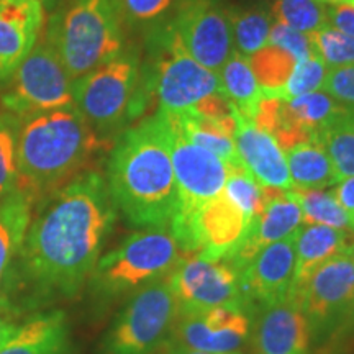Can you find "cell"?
Masks as SVG:
<instances>
[{
    "label": "cell",
    "mask_w": 354,
    "mask_h": 354,
    "mask_svg": "<svg viewBox=\"0 0 354 354\" xmlns=\"http://www.w3.org/2000/svg\"><path fill=\"white\" fill-rule=\"evenodd\" d=\"M44 39L77 81L123 51L117 0H71L53 13Z\"/></svg>",
    "instance_id": "277c9868"
},
{
    "label": "cell",
    "mask_w": 354,
    "mask_h": 354,
    "mask_svg": "<svg viewBox=\"0 0 354 354\" xmlns=\"http://www.w3.org/2000/svg\"><path fill=\"white\" fill-rule=\"evenodd\" d=\"M35 205V198L20 189L0 198V287L25 240Z\"/></svg>",
    "instance_id": "603a6c76"
},
{
    "label": "cell",
    "mask_w": 354,
    "mask_h": 354,
    "mask_svg": "<svg viewBox=\"0 0 354 354\" xmlns=\"http://www.w3.org/2000/svg\"><path fill=\"white\" fill-rule=\"evenodd\" d=\"M351 250V248H349ZM315 342H323L354 325V259L351 253L335 256L310 276L295 297Z\"/></svg>",
    "instance_id": "9c48e42d"
},
{
    "label": "cell",
    "mask_w": 354,
    "mask_h": 354,
    "mask_svg": "<svg viewBox=\"0 0 354 354\" xmlns=\"http://www.w3.org/2000/svg\"><path fill=\"white\" fill-rule=\"evenodd\" d=\"M251 223L253 220L220 194L203 203L185 223L172 230V234L184 254L230 261L246 238Z\"/></svg>",
    "instance_id": "5bb4252c"
},
{
    "label": "cell",
    "mask_w": 354,
    "mask_h": 354,
    "mask_svg": "<svg viewBox=\"0 0 354 354\" xmlns=\"http://www.w3.org/2000/svg\"><path fill=\"white\" fill-rule=\"evenodd\" d=\"M73 100L95 135L104 141L145 112L141 64L135 51H122L109 63L73 82Z\"/></svg>",
    "instance_id": "8992f818"
},
{
    "label": "cell",
    "mask_w": 354,
    "mask_h": 354,
    "mask_svg": "<svg viewBox=\"0 0 354 354\" xmlns=\"http://www.w3.org/2000/svg\"><path fill=\"white\" fill-rule=\"evenodd\" d=\"M315 138L330 156L338 183L354 176V112L344 109L317 133Z\"/></svg>",
    "instance_id": "484cf974"
},
{
    "label": "cell",
    "mask_w": 354,
    "mask_h": 354,
    "mask_svg": "<svg viewBox=\"0 0 354 354\" xmlns=\"http://www.w3.org/2000/svg\"><path fill=\"white\" fill-rule=\"evenodd\" d=\"M122 20L131 26L159 28L166 25V17L174 10L179 0H117Z\"/></svg>",
    "instance_id": "e575fe53"
},
{
    "label": "cell",
    "mask_w": 354,
    "mask_h": 354,
    "mask_svg": "<svg viewBox=\"0 0 354 354\" xmlns=\"http://www.w3.org/2000/svg\"><path fill=\"white\" fill-rule=\"evenodd\" d=\"M162 113L169 127L171 161L179 197V212L171 223L172 232L185 223L203 203L220 196L228 177L230 165L216 154L192 143L180 128L176 113Z\"/></svg>",
    "instance_id": "8fae6325"
},
{
    "label": "cell",
    "mask_w": 354,
    "mask_h": 354,
    "mask_svg": "<svg viewBox=\"0 0 354 354\" xmlns=\"http://www.w3.org/2000/svg\"><path fill=\"white\" fill-rule=\"evenodd\" d=\"M68 318L50 308L19 318L0 339V354H69Z\"/></svg>",
    "instance_id": "44dd1931"
},
{
    "label": "cell",
    "mask_w": 354,
    "mask_h": 354,
    "mask_svg": "<svg viewBox=\"0 0 354 354\" xmlns=\"http://www.w3.org/2000/svg\"><path fill=\"white\" fill-rule=\"evenodd\" d=\"M221 194L230 202H233L250 220H254L263 212L261 185L245 166H230Z\"/></svg>",
    "instance_id": "d6a6232c"
},
{
    "label": "cell",
    "mask_w": 354,
    "mask_h": 354,
    "mask_svg": "<svg viewBox=\"0 0 354 354\" xmlns=\"http://www.w3.org/2000/svg\"><path fill=\"white\" fill-rule=\"evenodd\" d=\"M234 148L241 165L264 187L290 190L292 180L286 154L269 133L259 130L253 122L234 107Z\"/></svg>",
    "instance_id": "ffe728a7"
},
{
    "label": "cell",
    "mask_w": 354,
    "mask_h": 354,
    "mask_svg": "<svg viewBox=\"0 0 354 354\" xmlns=\"http://www.w3.org/2000/svg\"><path fill=\"white\" fill-rule=\"evenodd\" d=\"M20 120L19 115L0 107V198L15 190L19 183L17 153Z\"/></svg>",
    "instance_id": "4dcf8cb0"
},
{
    "label": "cell",
    "mask_w": 354,
    "mask_h": 354,
    "mask_svg": "<svg viewBox=\"0 0 354 354\" xmlns=\"http://www.w3.org/2000/svg\"><path fill=\"white\" fill-rule=\"evenodd\" d=\"M153 57L148 69L141 68V91L158 99L159 110L180 113L207 95L220 92L218 74L198 64L171 30L162 25L151 35Z\"/></svg>",
    "instance_id": "52a82bcc"
},
{
    "label": "cell",
    "mask_w": 354,
    "mask_h": 354,
    "mask_svg": "<svg viewBox=\"0 0 354 354\" xmlns=\"http://www.w3.org/2000/svg\"><path fill=\"white\" fill-rule=\"evenodd\" d=\"M248 63L264 95L281 99L297 59L289 51L268 43L261 50L248 56Z\"/></svg>",
    "instance_id": "4316f807"
},
{
    "label": "cell",
    "mask_w": 354,
    "mask_h": 354,
    "mask_svg": "<svg viewBox=\"0 0 354 354\" xmlns=\"http://www.w3.org/2000/svg\"><path fill=\"white\" fill-rule=\"evenodd\" d=\"M167 25L184 50L214 73L234 53L228 10L218 0H179Z\"/></svg>",
    "instance_id": "4fadbf2b"
},
{
    "label": "cell",
    "mask_w": 354,
    "mask_h": 354,
    "mask_svg": "<svg viewBox=\"0 0 354 354\" xmlns=\"http://www.w3.org/2000/svg\"><path fill=\"white\" fill-rule=\"evenodd\" d=\"M107 187L115 209L136 228H171L177 212L169 127L165 113L125 130L109 156Z\"/></svg>",
    "instance_id": "7a4b0ae2"
},
{
    "label": "cell",
    "mask_w": 354,
    "mask_h": 354,
    "mask_svg": "<svg viewBox=\"0 0 354 354\" xmlns=\"http://www.w3.org/2000/svg\"><path fill=\"white\" fill-rule=\"evenodd\" d=\"M284 154L292 187L328 189L338 184L331 159L317 138L292 146Z\"/></svg>",
    "instance_id": "cb8c5ba5"
},
{
    "label": "cell",
    "mask_w": 354,
    "mask_h": 354,
    "mask_svg": "<svg viewBox=\"0 0 354 354\" xmlns=\"http://www.w3.org/2000/svg\"><path fill=\"white\" fill-rule=\"evenodd\" d=\"M184 256L171 228H141L100 256L88 286L99 300L118 299L167 277Z\"/></svg>",
    "instance_id": "5b68a950"
},
{
    "label": "cell",
    "mask_w": 354,
    "mask_h": 354,
    "mask_svg": "<svg viewBox=\"0 0 354 354\" xmlns=\"http://www.w3.org/2000/svg\"><path fill=\"white\" fill-rule=\"evenodd\" d=\"M351 230H353V232H354V221H353V223H351Z\"/></svg>",
    "instance_id": "bcb514c9"
},
{
    "label": "cell",
    "mask_w": 354,
    "mask_h": 354,
    "mask_svg": "<svg viewBox=\"0 0 354 354\" xmlns=\"http://www.w3.org/2000/svg\"><path fill=\"white\" fill-rule=\"evenodd\" d=\"M287 107L307 130L312 131L313 136L346 109L323 91L308 92L287 100Z\"/></svg>",
    "instance_id": "1f68e13d"
},
{
    "label": "cell",
    "mask_w": 354,
    "mask_h": 354,
    "mask_svg": "<svg viewBox=\"0 0 354 354\" xmlns=\"http://www.w3.org/2000/svg\"><path fill=\"white\" fill-rule=\"evenodd\" d=\"M250 317L238 308L180 312L174 325V343L194 351L240 354L250 338Z\"/></svg>",
    "instance_id": "2e32d148"
},
{
    "label": "cell",
    "mask_w": 354,
    "mask_h": 354,
    "mask_svg": "<svg viewBox=\"0 0 354 354\" xmlns=\"http://www.w3.org/2000/svg\"><path fill=\"white\" fill-rule=\"evenodd\" d=\"M17 320H19V318L13 315L10 310H7L2 304H0V339L6 336L7 331L12 328V325Z\"/></svg>",
    "instance_id": "60d3db41"
},
{
    "label": "cell",
    "mask_w": 354,
    "mask_h": 354,
    "mask_svg": "<svg viewBox=\"0 0 354 354\" xmlns=\"http://www.w3.org/2000/svg\"><path fill=\"white\" fill-rule=\"evenodd\" d=\"M336 201H338L339 205L343 207V210L346 212L349 216V223L354 221V176L346 177V179H342L333 190Z\"/></svg>",
    "instance_id": "ab89813d"
},
{
    "label": "cell",
    "mask_w": 354,
    "mask_h": 354,
    "mask_svg": "<svg viewBox=\"0 0 354 354\" xmlns=\"http://www.w3.org/2000/svg\"><path fill=\"white\" fill-rule=\"evenodd\" d=\"M272 19L290 28L312 35L326 25V6L323 0H276Z\"/></svg>",
    "instance_id": "f546056e"
},
{
    "label": "cell",
    "mask_w": 354,
    "mask_h": 354,
    "mask_svg": "<svg viewBox=\"0 0 354 354\" xmlns=\"http://www.w3.org/2000/svg\"><path fill=\"white\" fill-rule=\"evenodd\" d=\"M287 192L299 205L305 225H326L338 230H351L349 216L336 201L333 190L292 187Z\"/></svg>",
    "instance_id": "83f0119b"
},
{
    "label": "cell",
    "mask_w": 354,
    "mask_h": 354,
    "mask_svg": "<svg viewBox=\"0 0 354 354\" xmlns=\"http://www.w3.org/2000/svg\"><path fill=\"white\" fill-rule=\"evenodd\" d=\"M269 44H274V46L289 51L297 59V63L299 61L308 59L310 56L317 53L312 39H310V35L297 32V30L279 24V21L272 24L271 33H269Z\"/></svg>",
    "instance_id": "8d00e7d4"
},
{
    "label": "cell",
    "mask_w": 354,
    "mask_h": 354,
    "mask_svg": "<svg viewBox=\"0 0 354 354\" xmlns=\"http://www.w3.org/2000/svg\"><path fill=\"white\" fill-rule=\"evenodd\" d=\"M179 302L169 276L135 290L105 335L99 354H151L169 338Z\"/></svg>",
    "instance_id": "ba28073f"
},
{
    "label": "cell",
    "mask_w": 354,
    "mask_h": 354,
    "mask_svg": "<svg viewBox=\"0 0 354 354\" xmlns=\"http://www.w3.org/2000/svg\"><path fill=\"white\" fill-rule=\"evenodd\" d=\"M310 39L328 69L354 66V37L326 25L310 35Z\"/></svg>",
    "instance_id": "836d02e7"
},
{
    "label": "cell",
    "mask_w": 354,
    "mask_h": 354,
    "mask_svg": "<svg viewBox=\"0 0 354 354\" xmlns=\"http://www.w3.org/2000/svg\"><path fill=\"white\" fill-rule=\"evenodd\" d=\"M349 253H351V256H353V259H354V245L351 246V250H349Z\"/></svg>",
    "instance_id": "ee69618b"
},
{
    "label": "cell",
    "mask_w": 354,
    "mask_h": 354,
    "mask_svg": "<svg viewBox=\"0 0 354 354\" xmlns=\"http://www.w3.org/2000/svg\"><path fill=\"white\" fill-rule=\"evenodd\" d=\"M167 354H210V353H202V351H194V349H187L180 344L171 342L169 348H167Z\"/></svg>",
    "instance_id": "b9f144b4"
},
{
    "label": "cell",
    "mask_w": 354,
    "mask_h": 354,
    "mask_svg": "<svg viewBox=\"0 0 354 354\" xmlns=\"http://www.w3.org/2000/svg\"><path fill=\"white\" fill-rule=\"evenodd\" d=\"M232 25L233 50L241 56H251L269 43L272 28V15L263 7L228 10Z\"/></svg>",
    "instance_id": "f1b7e54d"
},
{
    "label": "cell",
    "mask_w": 354,
    "mask_h": 354,
    "mask_svg": "<svg viewBox=\"0 0 354 354\" xmlns=\"http://www.w3.org/2000/svg\"><path fill=\"white\" fill-rule=\"evenodd\" d=\"M43 20V0H0V86L38 43Z\"/></svg>",
    "instance_id": "d6986e66"
},
{
    "label": "cell",
    "mask_w": 354,
    "mask_h": 354,
    "mask_svg": "<svg viewBox=\"0 0 354 354\" xmlns=\"http://www.w3.org/2000/svg\"><path fill=\"white\" fill-rule=\"evenodd\" d=\"M43 2H46V3H51V2H53V0H43Z\"/></svg>",
    "instance_id": "f6af8a7d"
},
{
    "label": "cell",
    "mask_w": 354,
    "mask_h": 354,
    "mask_svg": "<svg viewBox=\"0 0 354 354\" xmlns=\"http://www.w3.org/2000/svg\"><path fill=\"white\" fill-rule=\"evenodd\" d=\"M326 71H328V68L323 63L322 57L318 56V53L310 56L308 59L299 61L294 71H292L284 91H282L281 99L290 100L295 99V97L308 94V92L320 91L323 81H325Z\"/></svg>",
    "instance_id": "d590c367"
},
{
    "label": "cell",
    "mask_w": 354,
    "mask_h": 354,
    "mask_svg": "<svg viewBox=\"0 0 354 354\" xmlns=\"http://www.w3.org/2000/svg\"><path fill=\"white\" fill-rule=\"evenodd\" d=\"M330 6H354V0H323Z\"/></svg>",
    "instance_id": "7bdbcfd3"
},
{
    "label": "cell",
    "mask_w": 354,
    "mask_h": 354,
    "mask_svg": "<svg viewBox=\"0 0 354 354\" xmlns=\"http://www.w3.org/2000/svg\"><path fill=\"white\" fill-rule=\"evenodd\" d=\"M326 24L338 32L354 37V6L326 7Z\"/></svg>",
    "instance_id": "f35d334b"
},
{
    "label": "cell",
    "mask_w": 354,
    "mask_h": 354,
    "mask_svg": "<svg viewBox=\"0 0 354 354\" xmlns=\"http://www.w3.org/2000/svg\"><path fill=\"white\" fill-rule=\"evenodd\" d=\"M115 218L107 180L95 171L81 172L39 198L0 287V304L24 318L76 297L94 272Z\"/></svg>",
    "instance_id": "6da1fadb"
},
{
    "label": "cell",
    "mask_w": 354,
    "mask_h": 354,
    "mask_svg": "<svg viewBox=\"0 0 354 354\" xmlns=\"http://www.w3.org/2000/svg\"><path fill=\"white\" fill-rule=\"evenodd\" d=\"M73 82L59 56L43 39L35 44L8 82L2 86L0 107L19 117L69 107L74 105Z\"/></svg>",
    "instance_id": "30bf717a"
},
{
    "label": "cell",
    "mask_w": 354,
    "mask_h": 354,
    "mask_svg": "<svg viewBox=\"0 0 354 354\" xmlns=\"http://www.w3.org/2000/svg\"><path fill=\"white\" fill-rule=\"evenodd\" d=\"M354 238L348 230L326 225H300L295 232V271L290 297H295L313 272L335 256L348 253Z\"/></svg>",
    "instance_id": "7402d4cb"
},
{
    "label": "cell",
    "mask_w": 354,
    "mask_h": 354,
    "mask_svg": "<svg viewBox=\"0 0 354 354\" xmlns=\"http://www.w3.org/2000/svg\"><path fill=\"white\" fill-rule=\"evenodd\" d=\"M295 271V233L271 243L240 271L245 313L290 299Z\"/></svg>",
    "instance_id": "9a60e30c"
},
{
    "label": "cell",
    "mask_w": 354,
    "mask_h": 354,
    "mask_svg": "<svg viewBox=\"0 0 354 354\" xmlns=\"http://www.w3.org/2000/svg\"><path fill=\"white\" fill-rule=\"evenodd\" d=\"M322 91L354 112V66H342L326 71Z\"/></svg>",
    "instance_id": "74e56055"
},
{
    "label": "cell",
    "mask_w": 354,
    "mask_h": 354,
    "mask_svg": "<svg viewBox=\"0 0 354 354\" xmlns=\"http://www.w3.org/2000/svg\"><path fill=\"white\" fill-rule=\"evenodd\" d=\"M169 282L179 313L215 307L243 310L240 272L227 259L185 254L169 274Z\"/></svg>",
    "instance_id": "7c38bea8"
},
{
    "label": "cell",
    "mask_w": 354,
    "mask_h": 354,
    "mask_svg": "<svg viewBox=\"0 0 354 354\" xmlns=\"http://www.w3.org/2000/svg\"><path fill=\"white\" fill-rule=\"evenodd\" d=\"M261 194H263V212L253 220L246 238L230 259L238 272L263 248L290 236L302 225L299 205L292 201L287 190L261 185Z\"/></svg>",
    "instance_id": "ac0fdd59"
},
{
    "label": "cell",
    "mask_w": 354,
    "mask_h": 354,
    "mask_svg": "<svg viewBox=\"0 0 354 354\" xmlns=\"http://www.w3.org/2000/svg\"><path fill=\"white\" fill-rule=\"evenodd\" d=\"M254 354H310L312 335L302 308L292 299L254 312Z\"/></svg>",
    "instance_id": "e0dca14e"
},
{
    "label": "cell",
    "mask_w": 354,
    "mask_h": 354,
    "mask_svg": "<svg viewBox=\"0 0 354 354\" xmlns=\"http://www.w3.org/2000/svg\"><path fill=\"white\" fill-rule=\"evenodd\" d=\"M104 145L76 105L25 115L19 133V183L38 202L68 184Z\"/></svg>",
    "instance_id": "3957f363"
},
{
    "label": "cell",
    "mask_w": 354,
    "mask_h": 354,
    "mask_svg": "<svg viewBox=\"0 0 354 354\" xmlns=\"http://www.w3.org/2000/svg\"><path fill=\"white\" fill-rule=\"evenodd\" d=\"M216 74L220 79V91L232 100L243 117L251 120L266 95L250 68L248 57L233 53Z\"/></svg>",
    "instance_id": "d4e9b609"
}]
</instances>
